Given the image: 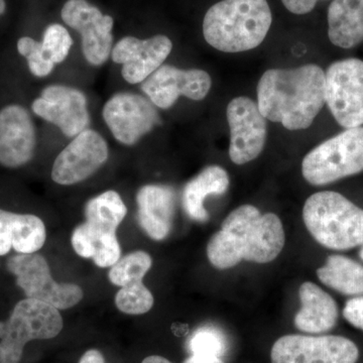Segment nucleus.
<instances>
[{"label":"nucleus","instance_id":"1","mask_svg":"<svg viewBox=\"0 0 363 363\" xmlns=\"http://www.w3.org/2000/svg\"><path fill=\"white\" fill-rule=\"evenodd\" d=\"M285 230L278 215L262 214L252 205H242L224 219L212 236L207 257L212 266L228 269L241 260L269 264L285 247Z\"/></svg>","mask_w":363,"mask_h":363},{"label":"nucleus","instance_id":"2","mask_svg":"<svg viewBox=\"0 0 363 363\" xmlns=\"http://www.w3.org/2000/svg\"><path fill=\"white\" fill-rule=\"evenodd\" d=\"M325 104V72L319 66L271 69L257 85V106L289 130L310 128Z\"/></svg>","mask_w":363,"mask_h":363},{"label":"nucleus","instance_id":"3","mask_svg":"<svg viewBox=\"0 0 363 363\" xmlns=\"http://www.w3.org/2000/svg\"><path fill=\"white\" fill-rule=\"evenodd\" d=\"M272 21L267 0H222L205 14L203 35L218 51H250L266 39Z\"/></svg>","mask_w":363,"mask_h":363},{"label":"nucleus","instance_id":"4","mask_svg":"<svg viewBox=\"0 0 363 363\" xmlns=\"http://www.w3.org/2000/svg\"><path fill=\"white\" fill-rule=\"evenodd\" d=\"M303 219L308 231L325 247L346 250L363 245V209L337 192L310 196Z\"/></svg>","mask_w":363,"mask_h":363},{"label":"nucleus","instance_id":"5","mask_svg":"<svg viewBox=\"0 0 363 363\" xmlns=\"http://www.w3.org/2000/svg\"><path fill=\"white\" fill-rule=\"evenodd\" d=\"M63 329L57 308L33 298L21 301L11 317L0 322V363H18L26 344L56 337Z\"/></svg>","mask_w":363,"mask_h":363},{"label":"nucleus","instance_id":"6","mask_svg":"<svg viewBox=\"0 0 363 363\" xmlns=\"http://www.w3.org/2000/svg\"><path fill=\"white\" fill-rule=\"evenodd\" d=\"M363 171V128H348L311 150L303 160L305 180L324 186Z\"/></svg>","mask_w":363,"mask_h":363},{"label":"nucleus","instance_id":"7","mask_svg":"<svg viewBox=\"0 0 363 363\" xmlns=\"http://www.w3.org/2000/svg\"><path fill=\"white\" fill-rule=\"evenodd\" d=\"M325 104L342 128L363 124V61L334 62L325 72Z\"/></svg>","mask_w":363,"mask_h":363},{"label":"nucleus","instance_id":"8","mask_svg":"<svg viewBox=\"0 0 363 363\" xmlns=\"http://www.w3.org/2000/svg\"><path fill=\"white\" fill-rule=\"evenodd\" d=\"M7 269L16 277V284L26 297L68 309L78 304L83 291L74 284H58L52 279L47 260L37 253L14 255L7 262Z\"/></svg>","mask_w":363,"mask_h":363},{"label":"nucleus","instance_id":"9","mask_svg":"<svg viewBox=\"0 0 363 363\" xmlns=\"http://www.w3.org/2000/svg\"><path fill=\"white\" fill-rule=\"evenodd\" d=\"M272 363H357L359 350L342 336L286 335L272 350Z\"/></svg>","mask_w":363,"mask_h":363},{"label":"nucleus","instance_id":"10","mask_svg":"<svg viewBox=\"0 0 363 363\" xmlns=\"http://www.w3.org/2000/svg\"><path fill=\"white\" fill-rule=\"evenodd\" d=\"M230 128L229 157L236 164L253 161L262 154L267 142V118L259 111L257 102L240 96L229 102L226 111Z\"/></svg>","mask_w":363,"mask_h":363},{"label":"nucleus","instance_id":"11","mask_svg":"<svg viewBox=\"0 0 363 363\" xmlns=\"http://www.w3.org/2000/svg\"><path fill=\"white\" fill-rule=\"evenodd\" d=\"M105 123L119 143L133 145L161 123L154 104L133 93H118L104 107Z\"/></svg>","mask_w":363,"mask_h":363},{"label":"nucleus","instance_id":"12","mask_svg":"<svg viewBox=\"0 0 363 363\" xmlns=\"http://www.w3.org/2000/svg\"><path fill=\"white\" fill-rule=\"evenodd\" d=\"M62 20L82 35V50L91 65L100 66L111 56L113 18L104 16L86 0H69L62 9Z\"/></svg>","mask_w":363,"mask_h":363},{"label":"nucleus","instance_id":"13","mask_svg":"<svg viewBox=\"0 0 363 363\" xmlns=\"http://www.w3.org/2000/svg\"><path fill=\"white\" fill-rule=\"evenodd\" d=\"M108 145L100 133H79L57 157L52 179L60 185H74L92 176L108 159Z\"/></svg>","mask_w":363,"mask_h":363},{"label":"nucleus","instance_id":"14","mask_svg":"<svg viewBox=\"0 0 363 363\" xmlns=\"http://www.w3.org/2000/svg\"><path fill=\"white\" fill-rule=\"evenodd\" d=\"M212 81L206 71L199 69L182 70L171 65H162L142 83V90L155 106L168 109L181 96L204 99L211 89Z\"/></svg>","mask_w":363,"mask_h":363},{"label":"nucleus","instance_id":"15","mask_svg":"<svg viewBox=\"0 0 363 363\" xmlns=\"http://www.w3.org/2000/svg\"><path fill=\"white\" fill-rule=\"evenodd\" d=\"M32 108L38 116L55 124L68 138H75L88 130L90 124L87 98L75 88L48 86L33 102Z\"/></svg>","mask_w":363,"mask_h":363},{"label":"nucleus","instance_id":"16","mask_svg":"<svg viewBox=\"0 0 363 363\" xmlns=\"http://www.w3.org/2000/svg\"><path fill=\"white\" fill-rule=\"evenodd\" d=\"M173 49L171 40L157 35L147 40L125 37L111 51V58L123 64L121 75L130 84L143 83L162 65Z\"/></svg>","mask_w":363,"mask_h":363},{"label":"nucleus","instance_id":"17","mask_svg":"<svg viewBox=\"0 0 363 363\" xmlns=\"http://www.w3.org/2000/svg\"><path fill=\"white\" fill-rule=\"evenodd\" d=\"M37 145L35 125L30 113L21 105L0 111V164L18 168L32 160Z\"/></svg>","mask_w":363,"mask_h":363},{"label":"nucleus","instance_id":"18","mask_svg":"<svg viewBox=\"0 0 363 363\" xmlns=\"http://www.w3.org/2000/svg\"><path fill=\"white\" fill-rule=\"evenodd\" d=\"M138 219L150 238L162 240L171 233L176 212V194L168 186L147 185L138 191Z\"/></svg>","mask_w":363,"mask_h":363},{"label":"nucleus","instance_id":"19","mask_svg":"<svg viewBox=\"0 0 363 363\" xmlns=\"http://www.w3.org/2000/svg\"><path fill=\"white\" fill-rule=\"evenodd\" d=\"M301 307L295 317L298 330L319 334L331 330L338 320V307L334 298L320 286L306 281L298 289Z\"/></svg>","mask_w":363,"mask_h":363},{"label":"nucleus","instance_id":"20","mask_svg":"<svg viewBox=\"0 0 363 363\" xmlns=\"http://www.w3.org/2000/svg\"><path fill=\"white\" fill-rule=\"evenodd\" d=\"M328 37L332 44L342 49H351L363 42V0L331 2Z\"/></svg>","mask_w":363,"mask_h":363},{"label":"nucleus","instance_id":"21","mask_svg":"<svg viewBox=\"0 0 363 363\" xmlns=\"http://www.w3.org/2000/svg\"><path fill=\"white\" fill-rule=\"evenodd\" d=\"M229 177L219 166H209L189 182L183 191V206L186 213L196 221L205 222L209 215L204 207L207 196L223 195L228 190Z\"/></svg>","mask_w":363,"mask_h":363},{"label":"nucleus","instance_id":"22","mask_svg":"<svg viewBox=\"0 0 363 363\" xmlns=\"http://www.w3.org/2000/svg\"><path fill=\"white\" fill-rule=\"evenodd\" d=\"M72 247L80 257L92 259L99 267H113L121 259L116 234L98 230L87 222L74 230Z\"/></svg>","mask_w":363,"mask_h":363},{"label":"nucleus","instance_id":"23","mask_svg":"<svg viewBox=\"0 0 363 363\" xmlns=\"http://www.w3.org/2000/svg\"><path fill=\"white\" fill-rule=\"evenodd\" d=\"M317 277L325 286L346 296L363 294V267L343 255H330L326 264L317 269Z\"/></svg>","mask_w":363,"mask_h":363},{"label":"nucleus","instance_id":"24","mask_svg":"<svg viewBox=\"0 0 363 363\" xmlns=\"http://www.w3.org/2000/svg\"><path fill=\"white\" fill-rule=\"evenodd\" d=\"M125 205L116 191H107L93 198L85 207L86 222L98 230L116 233L125 217Z\"/></svg>","mask_w":363,"mask_h":363},{"label":"nucleus","instance_id":"25","mask_svg":"<svg viewBox=\"0 0 363 363\" xmlns=\"http://www.w3.org/2000/svg\"><path fill=\"white\" fill-rule=\"evenodd\" d=\"M152 264V257L147 252L130 253L111 267L109 279L113 285L121 288L140 283L150 271Z\"/></svg>","mask_w":363,"mask_h":363},{"label":"nucleus","instance_id":"26","mask_svg":"<svg viewBox=\"0 0 363 363\" xmlns=\"http://www.w3.org/2000/svg\"><path fill=\"white\" fill-rule=\"evenodd\" d=\"M188 348L192 355L221 358L226 352L225 336L215 327H200L189 339Z\"/></svg>","mask_w":363,"mask_h":363},{"label":"nucleus","instance_id":"27","mask_svg":"<svg viewBox=\"0 0 363 363\" xmlns=\"http://www.w3.org/2000/svg\"><path fill=\"white\" fill-rule=\"evenodd\" d=\"M72 45L73 40L70 33L63 26L58 23H54L45 28L44 37L40 42L43 55L54 65L65 61Z\"/></svg>","mask_w":363,"mask_h":363},{"label":"nucleus","instance_id":"28","mask_svg":"<svg viewBox=\"0 0 363 363\" xmlns=\"http://www.w3.org/2000/svg\"><path fill=\"white\" fill-rule=\"evenodd\" d=\"M116 304L121 312L130 315L147 313L154 306V297L143 281L123 286L116 294Z\"/></svg>","mask_w":363,"mask_h":363},{"label":"nucleus","instance_id":"29","mask_svg":"<svg viewBox=\"0 0 363 363\" xmlns=\"http://www.w3.org/2000/svg\"><path fill=\"white\" fill-rule=\"evenodd\" d=\"M18 51L28 61L30 73L37 77H45L52 73L54 64L45 58L40 43L32 38H21L18 42Z\"/></svg>","mask_w":363,"mask_h":363},{"label":"nucleus","instance_id":"30","mask_svg":"<svg viewBox=\"0 0 363 363\" xmlns=\"http://www.w3.org/2000/svg\"><path fill=\"white\" fill-rule=\"evenodd\" d=\"M23 214L0 209V255H6L16 247L20 238Z\"/></svg>","mask_w":363,"mask_h":363},{"label":"nucleus","instance_id":"31","mask_svg":"<svg viewBox=\"0 0 363 363\" xmlns=\"http://www.w3.org/2000/svg\"><path fill=\"white\" fill-rule=\"evenodd\" d=\"M343 316L352 326L363 331V297L347 301L343 309Z\"/></svg>","mask_w":363,"mask_h":363},{"label":"nucleus","instance_id":"32","mask_svg":"<svg viewBox=\"0 0 363 363\" xmlns=\"http://www.w3.org/2000/svg\"><path fill=\"white\" fill-rule=\"evenodd\" d=\"M319 0H281L284 6L294 14L311 13Z\"/></svg>","mask_w":363,"mask_h":363},{"label":"nucleus","instance_id":"33","mask_svg":"<svg viewBox=\"0 0 363 363\" xmlns=\"http://www.w3.org/2000/svg\"><path fill=\"white\" fill-rule=\"evenodd\" d=\"M79 363H105L104 355L96 350L86 351Z\"/></svg>","mask_w":363,"mask_h":363},{"label":"nucleus","instance_id":"34","mask_svg":"<svg viewBox=\"0 0 363 363\" xmlns=\"http://www.w3.org/2000/svg\"><path fill=\"white\" fill-rule=\"evenodd\" d=\"M183 363H224L220 357H205V355H191Z\"/></svg>","mask_w":363,"mask_h":363},{"label":"nucleus","instance_id":"35","mask_svg":"<svg viewBox=\"0 0 363 363\" xmlns=\"http://www.w3.org/2000/svg\"><path fill=\"white\" fill-rule=\"evenodd\" d=\"M142 363H173L167 359V358L159 357V355H152L145 358Z\"/></svg>","mask_w":363,"mask_h":363},{"label":"nucleus","instance_id":"36","mask_svg":"<svg viewBox=\"0 0 363 363\" xmlns=\"http://www.w3.org/2000/svg\"><path fill=\"white\" fill-rule=\"evenodd\" d=\"M6 11V1L4 0H0V14H2Z\"/></svg>","mask_w":363,"mask_h":363},{"label":"nucleus","instance_id":"37","mask_svg":"<svg viewBox=\"0 0 363 363\" xmlns=\"http://www.w3.org/2000/svg\"><path fill=\"white\" fill-rule=\"evenodd\" d=\"M359 255H360V257H362V259L363 260V245H362V250H360Z\"/></svg>","mask_w":363,"mask_h":363}]
</instances>
